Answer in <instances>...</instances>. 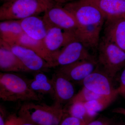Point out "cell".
<instances>
[{"label": "cell", "instance_id": "28", "mask_svg": "<svg viewBox=\"0 0 125 125\" xmlns=\"http://www.w3.org/2000/svg\"><path fill=\"white\" fill-rule=\"evenodd\" d=\"M20 120L17 121V120H14V119L10 120L7 124L5 125H18L20 122Z\"/></svg>", "mask_w": 125, "mask_h": 125}, {"label": "cell", "instance_id": "27", "mask_svg": "<svg viewBox=\"0 0 125 125\" xmlns=\"http://www.w3.org/2000/svg\"><path fill=\"white\" fill-rule=\"evenodd\" d=\"M125 98V96L124 97ZM114 112L116 113H119V114H123L125 116V109L123 108H117L114 109Z\"/></svg>", "mask_w": 125, "mask_h": 125}, {"label": "cell", "instance_id": "5", "mask_svg": "<svg viewBox=\"0 0 125 125\" xmlns=\"http://www.w3.org/2000/svg\"><path fill=\"white\" fill-rule=\"evenodd\" d=\"M62 106L55 103L50 106L26 102L21 106L20 112L25 117L39 125H58L64 111Z\"/></svg>", "mask_w": 125, "mask_h": 125}, {"label": "cell", "instance_id": "17", "mask_svg": "<svg viewBox=\"0 0 125 125\" xmlns=\"http://www.w3.org/2000/svg\"><path fill=\"white\" fill-rule=\"evenodd\" d=\"M25 47L32 50L48 63L50 68H52L53 54L47 49L43 40H35L30 37L24 33L22 34L13 44Z\"/></svg>", "mask_w": 125, "mask_h": 125}, {"label": "cell", "instance_id": "23", "mask_svg": "<svg viewBox=\"0 0 125 125\" xmlns=\"http://www.w3.org/2000/svg\"><path fill=\"white\" fill-rule=\"evenodd\" d=\"M93 119L88 117L85 120H82L71 116L65 118L62 121L61 125H83L87 122H90Z\"/></svg>", "mask_w": 125, "mask_h": 125}, {"label": "cell", "instance_id": "15", "mask_svg": "<svg viewBox=\"0 0 125 125\" xmlns=\"http://www.w3.org/2000/svg\"><path fill=\"white\" fill-rule=\"evenodd\" d=\"M106 20L125 18V0H93Z\"/></svg>", "mask_w": 125, "mask_h": 125}, {"label": "cell", "instance_id": "22", "mask_svg": "<svg viewBox=\"0 0 125 125\" xmlns=\"http://www.w3.org/2000/svg\"><path fill=\"white\" fill-rule=\"evenodd\" d=\"M69 112L71 116L83 120L87 117L86 109L83 103L75 102L70 104Z\"/></svg>", "mask_w": 125, "mask_h": 125}, {"label": "cell", "instance_id": "14", "mask_svg": "<svg viewBox=\"0 0 125 125\" xmlns=\"http://www.w3.org/2000/svg\"><path fill=\"white\" fill-rule=\"evenodd\" d=\"M0 69L3 72H30L9 48L0 44Z\"/></svg>", "mask_w": 125, "mask_h": 125}, {"label": "cell", "instance_id": "20", "mask_svg": "<svg viewBox=\"0 0 125 125\" xmlns=\"http://www.w3.org/2000/svg\"><path fill=\"white\" fill-rule=\"evenodd\" d=\"M30 87L36 93L48 94L54 100V90L51 79L48 82H39L33 79L28 80Z\"/></svg>", "mask_w": 125, "mask_h": 125}, {"label": "cell", "instance_id": "8", "mask_svg": "<svg viewBox=\"0 0 125 125\" xmlns=\"http://www.w3.org/2000/svg\"><path fill=\"white\" fill-rule=\"evenodd\" d=\"M112 79L98 66L81 83L84 87L97 94L115 99L119 94L113 85Z\"/></svg>", "mask_w": 125, "mask_h": 125}, {"label": "cell", "instance_id": "34", "mask_svg": "<svg viewBox=\"0 0 125 125\" xmlns=\"http://www.w3.org/2000/svg\"><path fill=\"white\" fill-rule=\"evenodd\" d=\"M64 0V1H69V0Z\"/></svg>", "mask_w": 125, "mask_h": 125}, {"label": "cell", "instance_id": "18", "mask_svg": "<svg viewBox=\"0 0 125 125\" xmlns=\"http://www.w3.org/2000/svg\"><path fill=\"white\" fill-rule=\"evenodd\" d=\"M24 33L20 20L4 21L0 22V40L7 44H14Z\"/></svg>", "mask_w": 125, "mask_h": 125}, {"label": "cell", "instance_id": "3", "mask_svg": "<svg viewBox=\"0 0 125 125\" xmlns=\"http://www.w3.org/2000/svg\"><path fill=\"white\" fill-rule=\"evenodd\" d=\"M58 0H18L2 3L0 7V20H21L44 13Z\"/></svg>", "mask_w": 125, "mask_h": 125}, {"label": "cell", "instance_id": "9", "mask_svg": "<svg viewBox=\"0 0 125 125\" xmlns=\"http://www.w3.org/2000/svg\"><path fill=\"white\" fill-rule=\"evenodd\" d=\"M98 67L97 59L94 57L58 67L55 72L70 81L81 83Z\"/></svg>", "mask_w": 125, "mask_h": 125}, {"label": "cell", "instance_id": "21", "mask_svg": "<svg viewBox=\"0 0 125 125\" xmlns=\"http://www.w3.org/2000/svg\"><path fill=\"white\" fill-rule=\"evenodd\" d=\"M105 98L115 99L110 98L106 97L97 94L85 87H83L78 93L74 95L73 98L69 103V105L75 102L85 103L93 100H99Z\"/></svg>", "mask_w": 125, "mask_h": 125}, {"label": "cell", "instance_id": "31", "mask_svg": "<svg viewBox=\"0 0 125 125\" xmlns=\"http://www.w3.org/2000/svg\"><path fill=\"white\" fill-rule=\"evenodd\" d=\"M1 1L3 2H7V1H13L18 0H0Z\"/></svg>", "mask_w": 125, "mask_h": 125}, {"label": "cell", "instance_id": "32", "mask_svg": "<svg viewBox=\"0 0 125 125\" xmlns=\"http://www.w3.org/2000/svg\"><path fill=\"white\" fill-rule=\"evenodd\" d=\"M115 125H125V122H121L117 123Z\"/></svg>", "mask_w": 125, "mask_h": 125}, {"label": "cell", "instance_id": "11", "mask_svg": "<svg viewBox=\"0 0 125 125\" xmlns=\"http://www.w3.org/2000/svg\"><path fill=\"white\" fill-rule=\"evenodd\" d=\"M76 39L79 40L75 34L64 31L57 27H50L47 29L46 35L43 42L48 50L54 54L70 42Z\"/></svg>", "mask_w": 125, "mask_h": 125}, {"label": "cell", "instance_id": "13", "mask_svg": "<svg viewBox=\"0 0 125 125\" xmlns=\"http://www.w3.org/2000/svg\"><path fill=\"white\" fill-rule=\"evenodd\" d=\"M104 37L125 51V18L105 21Z\"/></svg>", "mask_w": 125, "mask_h": 125}, {"label": "cell", "instance_id": "1", "mask_svg": "<svg viewBox=\"0 0 125 125\" xmlns=\"http://www.w3.org/2000/svg\"><path fill=\"white\" fill-rule=\"evenodd\" d=\"M62 4L73 15L79 28L78 37L89 49L97 48L105 17L93 0H71Z\"/></svg>", "mask_w": 125, "mask_h": 125}, {"label": "cell", "instance_id": "26", "mask_svg": "<svg viewBox=\"0 0 125 125\" xmlns=\"http://www.w3.org/2000/svg\"><path fill=\"white\" fill-rule=\"evenodd\" d=\"M34 75L33 79L39 82H48L51 80L49 79L47 76L42 72H36Z\"/></svg>", "mask_w": 125, "mask_h": 125}, {"label": "cell", "instance_id": "6", "mask_svg": "<svg viewBox=\"0 0 125 125\" xmlns=\"http://www.w3.org/2000/svg\"><path fill=\"white\" fill-rule=\"evenodd\" d=\"M62 1L58 0L55 5L47 10L44 13L43 20L47 29L57 27L75 34L79 39L78 24L73 15L63 6Z\"/></svg>", "mask_w": 125, "mask_h": 125}, {"label": "cell", "instance_id": "25", "mask_svg": "<svg viewBox=\"0 0 125 125\" xmlns=\"http://www.w3.org/2000/svg\"><path fill=\"white\" fill-rule=\"evenodd\" d=\"M113 120L108 118H99L95 120H92L87 125H113Z\"/></svg>", "mask_w": 125, "mask_h": 125}, {"label": "cell", "instance_id": "12", "mask_svg": "<svg viewBox=\"0 0 125 125\" xmlns=\"http://www.w3.org/2000/svg\"><path fill=\"white\" fill-rule=\"evenodd\" d=\"M54 90L55 103L62 105L70 102L75 94V88L71 81L55 72L51 79Z\"/></svg>", "mask_w": 125, "mask_h": 125}, {"label": "cell", "instance_id": "19", "mask_svg": "<svg viewBox=\"0 0 125 125\" xmlns=\"http://www.w3.org/2000/svg\"><path fill=\"white\" fill-rule=\"evenodd\" d=\"M114 99L105 98L99 100H93L83 103L87 112V116L94 118L100 112L107 107Z\"/></svg>", "mask_w": 125, "mask_h": 125}, {"label": "cell", "instance_id": "29", "mask_svg": "<svg viewBox=\"0 0 125 125\" xmlns=\"http://www.w3.org/2000/svg\"><path fill=\"white\" fill-rule=\"evenodd\" d=\"M0 125H5L4 119L2 118V116L1 114H0Z\"/></svg>", "mask_w": 125, "mask_h": 125}, {"label": "cell", "instance_id": "4", "mask_svg": "<svg viewBox=\"0 0 125 125\" xmlns=\"http://www.w3.org/2000/svg\"><path fill=\"white\" fill-rule=\"evenodd\" d=\"M97 49L98 66L112 79L125 66V51L104 37Z\"/></svg>", "mask_w": 125, "mask_h": 125}, {"label": "cell", "instance_id": "24", "mask_svg": "<svg viewBox=\"0 0 125 125\" xmlns=\"http://www.w3.org/2000/svg\"><path fill=\"white\" fill-rule=\"evenodd\" d=\"M120 72V85L117 88L119 94L125 96V66Z\"/></svg>", "mask_w": 125, "mask_h": 125}, {"label": "cell", "instance_id": "7", "mask_svg": "<svg viewBox=\"0 0 125 125\" xmlns=\"http://www.w3.org/2000/svg\"><path fill=\"white\" fill-rule=\"evenodd\" d=\"M89 49L80 40H74L54 53L52 67L64 66L94 57Z\"/></svg>", "mask_w": 125, "mask_h": 125}, {"label": "cell", "instance_id": "33", "mask_svg": "<svg viewBox=\"0 0 125 125\" xmlns=\"http://www.w3.org/2000/svg\"><path fill=\"white\" fill-rule=\"evenodd\" d=\"M89 123V122H87V123H85V124H84V125H87Z\"/></svg>", "mask_w": 125, "mask_h": 125}, {"label": "cell", "instance_id": "10", "mask_svg": "<svg viewBox=\"0 0 125 125\" xmlns=\"http://www.w3.org/2000/svg\"><path fill=\"white\" fill-rule=\"evenodd\" d=\"M0 44L9 48L30 71H46L50 68L48 62L32 50L17 45H10L0 40Z\"/></svg>", "mask_w": 125, "mask_h": 125}, {"label": "cell", "instance_id": "16", "mask_svg": "<svg viewBox=\"0 0 125 125\" xmlns=\"http://www.w3.org/2000/svg\"><path fill=\"white\" fill-rule=\"evenodd\" d=\"M25 34L35 40H43L46 35L47 28L42 17L33 16L20 20Z\"/></svg>", "mask_w": 125, "mask_h": 125}, {"label": "cell", "instance_id": "30", "mask_svg": "<svg viewBox=\"0 0 125 125\" xmlns=\"http://www.w3.org/2000/svg\"><path fill=\"white\" fill-rule=\"evenodd\" d=\"M21 121H20V125H34V124H33V123H31V122H24V123H21Z\"/></svg>", "mask_w": 125, "mask_h": 125}, {"label": "cell", "instance_id": "2", "mask_svg": "<svg viewBox=\"0 0 125 125\" xmlns=\"http://www.w3.org/2000/svg\"><path fill=\"white\" fill-rule=\"evenodd\" d=\"M0 98L5 102L41 101L42 96L33 91L28 80L14 73H0Z\"/></svg>", "mask_w": 125, "mask_h": 125}]
</instances>
